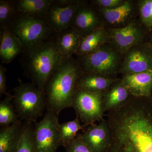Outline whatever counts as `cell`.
I'll use <instances>...</instances> for the list:
<instances>
[{
	"label": "cell",
	"mask_w": 152,
	"mask_h": 152,
	"mask_svg": "<svg viewBox=\"0 0 152 152\" xmlns=\"http://www.w3.org/2000/svg\"><path fill=\"white\" fill-rule=\"evenodd\" d=\"M83 4L81 1H71L68 4L62 6L54 1L45 18L52 32L58 34L70 27L75 14Z\"/></svg>",
	"instance_id": "cell-11"
},
{
	"label": "cell",
	"mask_w": 152,
	"mask_h": 152,
	"mask_svg": "<svg viewBox=\"0 0 152 152\" xmlns=\"http://www.w3.org/2000/svg\"><path fill=\"white\" fill-rule=\"evenodd\" d=\"M111 145L131 152H152V99L131 96L119 108L108 112Z\"/></svg>",
	"instance_id": "cell-1"
},
{
	"label": "cell",
	"mask_w": 152,
	"mask_h": 152,
	"mask_svg": "<svg viewBox=\"0 0 152 152\" xmlns=\"http://www.w3.org/2000/svg\"><path fill=\"white\" fill-rule=\"evenodd\" d=\"M131 96L121 79H117L104 93L103 103L104 112H109L121 107L127 102Z\"/></svg>",
	"instance_id": "cell-17"
},
{
	"label": "cell",
	"mask_w": 152,
	"mask_h": 152,
	"mask_svg": "<svg viewBox=\"0 0 152 152\" xmlns=\"http://www.w3.org/2000/svg\"><path fill=\"white\" fill-rule=\"evenodd\" d=\"M139 12L142 23L147 27H152V0L139 2Z\"/></svg>",
	"instance_id": "cell-27"
},
{
	"label": "cell",
	"mask_w": 152,
	"mask_h": 152,
	"mask_svg": "<svg viewBox=\"0 0 152 152\" xmlns=\"http://www.w3.org/2000/svg\"><path fill=\"white\" fill-rule=\"evenodd\" d=\"M106 152H129L126 151H124L123 150L120 149H110L107 151Z\"/></svg>",
	"instance_id": "cell-31"
},
{
	"label": "cell",
	"mask_w": 152,
	"mask_h": 152,
	"mask_svg": "<svg viewBox=\"0 0 152 152\" xmlns=\"http://www.w3.org/2000/svg\"><path fill=\"white\" fill-rule=\"evenodd\" d=\"M108 33L110 44L122 55L142 43L143 32L137 22L132 21L123 27L115 28Z\"/></svg>",
	"instance_id": "cell-9"
},
{
	"label": "cell",
	"mask_w": 152,
	"mask_h": 152,
	"mask_svg": "<svg viewBox=\"0 0 152 152\" xmlns=\"http://www.w3.org/2000/svg\"><path fill=\"white\" fill-rule=\"evenodd\" d=\"M83 72L79 62L72 58L62 61L45 88L47 110L59 116L63 110L72 107L77 82Z\"/></svg>",
	"instance_id": "cell-2"
},
{
	"label": "cell",
	"mask_w": 152,
	"mask_h": 152,
	"mask_svg": "<svg viewBox=\"0 0 152 152\" xmlns=\"http://www.w3.org/2000/svg\"><path fill=\"white\" fill-rule=\"evenodd\" d=\"M117 79L83 72L77 82V89L91 92L104 93Z\"/></svg>",
	"instance_id": "cell-18"
},
{
	"label": "cell",
	"mask_w": 152,
	"mask_h": 152,
	"mask_svg": "<svg viewBox=\"0 0 152 152\" xmlns=\"http://www.w3.org/2000/svg\"><path fill=\"white\" fill-rule=\"evenodd\" d=\"M83 37L78 31L71 27L58 34L55 43L58 53L63 59L71 58L73 55L76 54Z\"/></svg>",
	"instance_id": "cell-16"
},
{
	"label": "cell",
	"mask_w": 152,
	"mask_h": 152,
	"mask_svg": "<svg viewBox=\"0 0 152 152\" xmlns=\"http://www.w3.org/2000/svg\"><path fill=\"white\" fill-rule=\"evenodd\" d=\"M64 147L66 152H94L83 141L80 133H78L75 138L66 144Z\"/></svg>",
	"instance_id": "cell-28"
},
{
	"label": "cell",
	"mask_w": 152,
	"mask_h": 152,
	"mask_svg": "<svg viewBox=\"0 0 152 152\" xmlns=\"http://www.w3.org/2000/svg\"><path fill=\"white\" fill-rule=\"evenodd\" d=\"M101 14L106 22L111 25L122 24L127 21L134 11V2L125 1L121 5L114 9L100 8Z\"/></svg>",
	"instance_id": "cell-22"
},
{
	"label": "cell",
	"mask_w": 152,
	"mask_h": 152,
	"mask_svg": "<svg viewBox=\"0 0 152 152\" xmlns=\"http://www.w3.org/2000/svg\"><path fill=\"white\" fill-rule=\"evenodd\" d=\"M108 40V32L101 27L83 37L76 54L79 56L88 54L107 43Z\"/></svg>",
	"instance_id": "cell-20"
},
{
	"label": "cell",
	"mask_w": 152,
	"mask_h": 152,
	"mask_svg": "<svg viewBox=\"0 0 152 152\" xmlns=\"http://www.w3.org/2000/svg\"><path fill=\"white\" fill-rule=\"evenodd\" d=\"M52 0H20L15 2L17 12L27 16L45 18Z\"/></svg>",
	"instance_id": "cell-21"
},
{
	"label": "cell",
	"mask_w": 152,
	"mask_h": 152,
	"mask_svg": "<svg viewBox=\"0 0 152 152\" xmlns=\"http://www.w3.org/2000/svg\"><path fill=\"white\" fill-rule=\"evenodd\" d=\"M13 95L6 96L0 102V126H9L21 121L15 110L12 100Z\"/></svg>",
	"instance_id": "cell-23"
},
{
	"label": "cell",
	"mask_w": 152,
	"mask_h": 152,
	"mask_svg": "<svg viewBox=\"0 0 152 152\" xmlns=\"http://www.w3.org/2000/svg\"><path fill=\"white\" fill-rule=\"evenodd\" d=\"M152 95V94H151V95Z\"/></svg>",
	"instance_id": "cell-32"
},
{
	"label": "cell",
	"mask_w": 152,
	"mask_h": 152,
	"mask_svg": "<svg viewBox=\"0 0 152 152\" xmlns=\"http://www.w3.org/2000/svg\"><path fill=\"white\" fill-rule=\"evenodd\" d=\"M121 79L131 96L151 97L152 93V71L124 75Z\"/></svg>",
	"instance_id": "cell-14"
},
{
	"label": "cell",
	"mask_w": 152,
	"mask_h": 152,
	"mask_svg": "<svg viewBox=\"0 0 152 152\" xmlns=\"http://www.w3.org/2000/svg\"><path fill=\"white\" fill-rule=\"evenodd\" d=\"M21 58L25 76L42 91L63 60L56 43L44 41L24 50Z\"/></svg>",
	"instance_id": "cell-3"
},
{
	"label": "cell",
	"mask_w": 152,
	"mask_h": 152,
	"mask_svg": "<svg viewBox=\"0 0 152 152\" xmlns=\"http://www.w3.org/2000/svg\"><path fill=\"white\" fill-rule=\"evenodd\" d=\"M14 89L12 102L19 118L23 121L34 123L47 109L45 92L32 83H23Z\"/></svg>",
	"instance_id": "cell-4"
},
{
	"label": "cell",
	"mask_w": 152,
	"mask_h": 152,
	"mask_svg": "<svg viewBox=\"0 0 152 152\" xmlns=\"http://www.w3.org/2000/svg\"><path fill=\"white\" fill-rule=\"evenodd\" d=\"M103 93H94L77 89L72 107L77 117L86 126L104 119Z\"/></svg>",
	"instance_id": "cell-7"
},
{
	"label": "cell",
	"mask_w": 152,
	"mask_h": 152,
	"mask_svg": "<svg viewBox=\"0 0 152 152\" xmlns=\"http://www.w3.org/2000/svg\"><path fill=\"white\" fill-rule=\"evenodd\" d=\"M58 116L46 110L42 119L34 123V134L37 152H56L62 146Z\"/></svg>",
	"instance_id": "cell-8"
},
{
	"label": "cell",
	"mask_w": 152,
	"mask_h": 152,
	"mask_svg": "<svg viewBox=\"0 0 152 152\" xmlns=\"http://www.w3.org/2000/svg\"><path fill=\"white\" fill-rule=\"evenodd\" d=\"M123 0H96L94 1L96 4L100 8L106 9H114L118 7L124 2Z\"/></svg>",
	"instance_id": "cell-29"
},
{
	"label": "cell",
	"mask_w": 152,
	"mask_h": 152,
	"mask_svg": "<svg viewBox=\"0 0 152 152\" xmlns=\"http://www.w3.org/2000/svg\"><path fill=\"white\" fill-rule=\"evenodd\" d=\"M121 56L110 44L107 43L94 51L80 56L79 62L83 72L116 78L123 61Z\"/></svg>",
	"instance_id": "cell-5"
},
{
	"label": "cell",
	"mask_w": 152,
	"mask_h": 152,
	"mask_svg": "<svg viewBox=\"0 0 152 152\" xmlns=\"http://www.w3.org/2000/svg\"><path fill=\"white\" fill-rule=\"evenodd\" d=\"M80 122L78 118L76 117L72 121L60 124L59 130L62 146H64L75 138L79 131L84 132L87 127L82 125Z\"/></svg>",
	"instance_id": "cell-24"
},
{
	"label": "cell",
	"mask_w": 152,
	"mask_h": 152,
	"mask_svg": "<svg viewBox=\"0 0 152 152\" xmlns=\"http://www.w3.org/2000/svg\"><path fill=\"white\" fill-rule=\"evenodd\" d=\"M119 73L123 75L152 71V51L141 43L124 55Z\"/></svg>",
	"instance_id": "cell-10"
},
{
	"label": "cell",
	"mask_w": 152,
	"mask_h": 152,
	"mask_svg": "<svg viewBox=\"0 0 152 152\" xmlns=\"http://www.w3.org/2000/svg\"><path fill=\"white\" fill-rule=\"evenodd\" d=\"M83 141L94 152H106L112 141V134L107 120L89 125L80 133Z\"/></svg>",
	"instance_id": "cell-12"
},
{
	"label": "cell",
	"mask_w": 152,
	"mask_h": 152,
	"mask_svg": "<svg viewBox=\"0 0 152 152\" xmlns=\"http://www.w3.org/2000/svg\"><path fill=\"white\" fill-rule=\"evenodd\" d=\"M15 2L12 1H0V24L1 28L10 27L17 15Z\"/></svg>",
	"instance_id": "cell-26"
},
{
	"label": "cell",
	"mask_w": 152,
	"mask_h": 152,
	"mask_svg": "<svg viewBox=\"0 0 152 152\" xmlns=\"http://www.w3.org/2000/svg\"><path fill=\"white\" fill-rule=\"evenodd\" d=\"M10 28L20 41L24 50L45 41L52 32L45 18L19 14Z\"/></svg>",
	"instance_id": "cell-6"
},
{
	"label": "cell",
	"mask_w": 152,
	"mask_h": 152,
	"mask_svg": "<svg viewBox=\"0 0 152 152\" xmlns=\"http://www.w3.org/2000/svg\"><path fill=\"white\" fill-rule=\"evenodd\" d=\"M21 138L15 152H37L34 139V123L23 121Z\"/></svg>",
	"instance_id": "cell-25"
},
{
	"label": "cell",
	"mask_w": 152,
	"mask_h": 152,
	"mask_svg": "<svg viewBox=\"0 0 152 152\" xmlns=\"http://www.w3.org/2000/svg\"><path fill=\"white\" fill-rule=\"evenodd\" d=\"M23 124L20 121L15 124L1 128L0 152H15L22 135Z\"/></svg>",
	"instance_id": "cell-19"
},
{
	"label": "cell",
	"mask_w": 152,
	"mask_h": 152,
	"mask_svg": "<svg viewBox=\"0 0 152 152\" xmlns=\"http://www.w3.org/2000/svg\"><path fill=\"white\" fill-rule=\"evenodd\" d=\"M101 15L94 8L83 4L75 14L71 27L84 36L102 27Z\"/></svg>",
	"instance_id": "cell-13"
},
{
	"label": "cell",
	"mask_w": 152,
	"mask_h": 152,
	"mask_svg": "<svg viewBox=\"0 0 152 152\" xmlns=\"http://www.w3.org/2000/svg\"><path fill=\"white\" fill-rule=\"evenodd\" d=\"M0 57L3 63H10L24 51L20 39L10 27L1 29Z\"/></svg>",
	"instance_id": "cell-15"
},
{
	"label": "cell",
	"mask_w": 152,
	"mask_h": 152,
	"mask_svg": "<svg viewBox=\"0 0 152 152\" xmlns=\"http://www.w3.org/2000/svg\"><path fill=\"white\" fill-rule=\"evenodd\" d=\"M7 69L3 66H0V96L1 97L3 95L6 96H12L7 91L6 85V72Z\"/></svg>",
	"instance_id": "cell-30"
}]
</instances>
